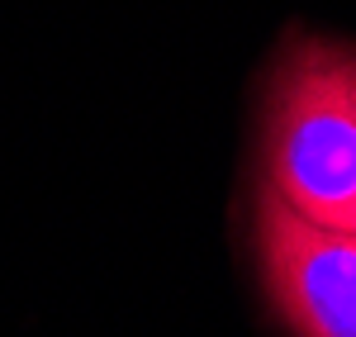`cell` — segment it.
Instances as JSON below:
<instances>
[{
  "label": "cell",
  "instance_id": "6da1fadb",
  "mask_svg": "<svg viewBox=\"0 0 356 337\" xmlns=\"http://www.w3.org/2000/svg\"><path fill=\"white\" fill-rule=\"evenodd\" d=\"M261 186L295 214L356 233V48L290 33L261 100Z\"/></svg>",
  "mask_w": 356,
  "mask_h": 337
},
{
  "label": "cell",
  "instance_id": "7a4b0ae2",
  "mask_svg": "<svg viewBox=\"0 0 356 337\" xmlns=\"http://www.w3.org/2000/svg\"><path fill=\"white\" fill-rule=\"evenodd\" d=\"M252 247L290 337H356V233L295 214L257 186Z\"/></svg>",
  "mask_w": 356,
  "mask_h": 337
}]
</instances>
